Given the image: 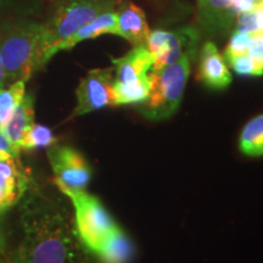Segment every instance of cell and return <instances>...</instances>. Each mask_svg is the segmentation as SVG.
Segmentation results:
<instances>
[{
    "instance_id": "1",
    "label": "cell",
    "mask_w": 263,
    "mask_h": 263,
    "mask_svg": "<svg viewBox=\"0 0 263 263\" xmlns=\"http://www.w3.org/2000/svg\"><path fill=\"white\" fill-rule=\"evenodd\" d=\"M22 213L24 238L11 263H62L82 251L70 215L52 203H27Z\"/></svg>"
},
{
    "instance_id": "2",
    "label": "cell",
    "mask_w": 263,
    "mask_h": 263,
    "mask_svg": "<svg viewBox=\"0 0 263 263\" xmlns=\"http://www.w3.org/2000/svg\"><path fill=\"white\" fill-rule=\"evenodd\" d=\"M43 24L18 22L10 25L0 34V59L6 82H27L34 72L44 67L42 44Z\"/></svg>"
},
{
    "instance_id": "3",
    "label": "cell",
    "mask_w": 263,
    "mask_h": 263,
    "mask_svg": "<svg viewBox=\"0 0 263 263\" xmlns=\"http://www.w3.org/2000/svg\"><path fill=\"white\" fill-rule=\"evenodd\" d=\"M194 58L195 55L185 54L174 64L164 66L161 70L151 71L149 74L150 94L138 106L141 116L150 121H162L177 112L188 83L190 65Z\"/></svg>"
},
{
    "instance_id": "4",
    "label": "cell",
    "mask_w": 263,
    "mask_h": 263,
    "mask_svg": "<svg viewBox=\"0 0 263 263\" xmlns=\"http://www.w3.org/2000/svg\"><path fill=\"white\" fill-rule=\"evenodd\" d=\"M115 4L116 0H60L51 18L47 24H43L44 64L50 60V52L57 45L71 37L98 15L114 10Z\"/></svg>"
},
{
    "instance_id": "5",
    "label": "cell",
    "mask_w": 263,
    "mask_h": 263,
    "mask_svg": "<svg viewBox=\"0 0 263 263\" xmlns=\"http://www.w3.org/2000/svg\"><path fill=\"white\" fill-rule=\"evenodd\" d=\"M71 200L74 209V227L82 246L97 254L107 236L117 228L112 216L98 197L85 190L59 188Z\"/></svg>"
},
{
    "instance_id": "6",
    "label": "cell",
    "mask_w": 263,
    "mask_h": 263,
    "mask_svg": "<svg viewBox=\"0 0 263 263\" xmlns=\"http://www.w3.org/2000/svg\"><path fill=\"white\" fill-rule=\"evenodd\" d=\"M199 31L186 26L176 31L156 29L150 32L146 39V48L153 55L154 62L151 71H157L178 61L183 55H196Z\"/></svg>"
},
{
    "instance_id": "7",
    "label": "cell",
    "mask_w": 263,
    "mask_h": 263,
    "mask_svg": "<svg viewBox=\"0 0 263 263\" xmlns=\"http://www.w3.org/2000/svg\"><path fill=\"white\" fill-rule=\"evenodd\" d=\"M48 157L58 188L85 190L91 179V168L80 151L67 145H52Z\"/></svg>"
},
{
    "instance_id": "8",
    "label": "cell",
    "mask_w": 263,
    "mask_h": 263,
    "mask_svg": "<svg viewBox=\"0 0 263 263\" xmlns=\"http://www.w3.org/2000/svg\"><path fill=\"white\" fill-rule=\"evenodd\" d=\"M114 68H94L82 78L76 90L77 105L72 117L83 116L106 106H114Z\"/></svg>"
},
{
    "instance_id": "9",
    "label": "cell",
    "mask_w": 263,
    "mask_h": 263,
    "mask_svg": "<svg viewBox=\"0 0 263 263\" xmlns=\"http://www.w3.org/2000/svg\"><path fill=\"white\" fill-rule=\"evenodd\" d=\"M197 80L213 90L226 89L232 83V73L226 64V59L218 51L215 43L206 42L201 48Z\"/></svg>"
},
{
    "instance_id": "10",
    "label": "cell",
    "mask_w": 263,
    "mask_h": 263,
    "mask_svg": "<svg viewBox=\"0 0 263 263\" xmlns=\"http://www.w3.org/2000/svg\"><path fill=\"white\" fill-rule=\"evenodd\" d=\"M153 55L147 50L145 44L136 45L123 57L112 59L115 81L121 83H130L149 74L153 68Z\"/></svg>"
},
{
    "instance_id": "11",
    "label": "cell",
    "mask_w": 263,
    "mask_h": 263,
    "mask_svg": "<svg viewBox=\"0 0 263 263\" xmlns=\"http://www.w3.org/2000/svg\"><path fill=\"white\" fill-rule=\"evenodd\" d=\"M116 35L124 38L134 47L145 44L150 34V28L143 9L133 4V3H123L116 11Z\"/></svg>"
},
{
    "instance_id": "12",
    "label": "cell",
    "mask_w": 263,
    "mask_h": 263,
    "mask_svg": "<svg viewBox=\"0 0 263 263\" xmlns=\"http://www.w3.org/2000/svg\"><path fill=\"white\" fill-rule=\"evenodd\" d=\"M200 22L207 32H226L236 18L232 0H197Z\"/></svg>"
},
{
    "instance_id": "13",
    "label": "cell",
    "mask_w": 263,
    "mask_h": 263,
    "mask_svg": "<svg viewBox=\"0 0 263 263\" xmlns=\"http://www.w3.org/2000/svg\"><path fill=\"white\" fill-rule=\"evenodd\" d=\"M117 32V14L116 11L111 10V11L103 12V14L98 15L94 20L84 25L83 27L78 29L77 32L73 33L71 37H68L60 44L57 45L50 52V58L57 55L59 51L70 50L81 42L87 41V39L97 38L99 35L105 34V33H111V34H116Z\"/></svg>"
},
{
    "instance_id": "14",
    "label": "cell",
    "mask_w": 263,
    "mask_h": 263,
    "mask_svg": "<svg viewBox=\"0 0 263 263\" xmlns=\"http://www.w3.org/2000/svg\"><path fill=\"white\" fill-rule=\"evenodd\" d=\"M33 123H34V100L32 95H25L2 130L10 143L14 144L18 149V143L22 136Z\"/></svg>"
},
{
    "instance_id": "15",
    "label": "cell",
    "mask_w": 263,
    "mask_h": 263,
    "mask_svg": "<svg viewBox=\"0 0 263 263\" xmlns=\"http://www.w3.org/2000/svg\"><path fill=\"white\" fill-rule=\"evenodd\" d=\"M134 248L130 239L120 227L107 236L95 255L103 263H129L133 257Z\"/></svg>"
},
{
    "instance_id": "16",
    "label": "cell",
    "mask_w": 263,
    "mask_h": 263,
    "mask_svg": "<svg viewBox=\"0 0 263 263\" xmlns=\"http://www.w3.org/2000/svg\"><path fill=\"white\" fill-rule=\"evenodd\" d=\"M151 90L149 74L130 83H121L114 81L112 103L114 106L128 104H141L146 100Z\"/></svg>"
},
{
    "instance_id": "17",
    "label": "cell",
    "mask_w": 263,
    "mask_h": 263,
    "mask_svg": "<svg viewBox=\"0 0 263 263\" xmlns=\"http://www.w3.org/2000/svg\"><path fill=\"white\" fill-rule=\"evenodd\" d=\"M239 149L249 157L263 156V115L250 120L239 137Z\"/></svg>"
},
{
    "instance_id": "18",
    "label": "cell",
    "mask_w": 263,
    "mask_h": 263,
    "mask_svg": "<svg viewBox=\"0 0 263 263\" xmlns=\"http://www.w3.org/2000/svg\"><path fill=\"white\" fill-rule=\"evenodd\" d=\"M28 184L29 178L25 173L15 177L0 176V216L20 201Z\"/></svg>"
},
{
    "instance_id": "19",
    "label": "cell",
    "mask_w": 263,
    "mask_h": 263,
    "mask_svg": "<svg viewBox=\"0 0 263 263\" xmlns=\"http://www.w3.org/2000/svg\"><path fill=\"white\" fill-rule=\"evenodd\" d=\"M26 95V82H14L9 88H0V129L11 117L16 106Z\"/></svg>"
},
{
    "instance_id": "20",
    "label": "cell",
    "mask_w": 263,
    "mask_h": 263,
    "mask_svg": "<svg viewBox=\"0 0 263 263\" xmlns=\"http://www.w3.org/2000/svg\"><path fill=\"white\" fill-rule=\"evenodd\" d=\"M58 139L54 136L52 130L43 124L33 123L25 134L22 136L18 143L20 150H34V149H45L55 145Z\"/></svg>"
},
{
    "instance_id": "21",
    "label": "cell",
    "mask_w": 263,
    "mask_h": 263,
    "mask_svg": "<svg viewBox=\"0 0 263 263\" xmlns=\"http://www.w3.org/2000/svg\"><path fill=\"white\" fill-rule=\"evenodd\" d=\"M233 71L239 76H262L263 64L255 60L249 54L236 55V57L227 59Z\"/></svg>"
},
{
    "instance_id": "22",
    "label": "cell",
    "mask_w": 263,
    "mask_h": 263,
    "mask_svg": "<svg viewBox=\"0 0 263 263\" xmlns=\"http://www.w3.org/2000/svg\"><path fill=\"white\" fill-rule=\"evenodd\" d=\"M252 44V34H248V33H241L238 31L233 32L232 37L229 39L228 45L224 49V55L223 58L229 59L236 55L248 54L250 48Z\"/></svg>"
},
{
    "instance_id": "23",
    "label": "cell",
    "mask_w": 263,
    "mask_h": 263,
    "mask_svg": "<svg viewBox=\"0 0 263 263\" xmlns=\"http://www.w3.org/2000/svg\"><path fill=\"white\" fill-rule=\"evenodd\" d=\"M235 31L248 33V34H256V33H259L257 18H256V14L254 10L242 12V14L236 16Z\"/></svg>"
},
{
    "instance_id": "24",
    "label": "cell",
    "mask_w": 263,
    "mask_h": 263,
    "mask_svg": "<svg viewBox=\"0 0 263 263\" xmlns=\"http://www.w3.org/2000/svg\"><path fill=\"white\" fill-rule=\"evenodd\" d=\"M16 157L11 159L0 160V176L2 177H15L22 174L21 170L18 168V164L16 162Z\"/></svg>"
},
{
    "instance_id": "25",
    "label": "cell",
    "mask_w": 263,
    "mask_h": 263,
    "mask_svg": "<svg viewBox=\"0 0 263 263\" xmlns=\"http://www.w3.org/2000/svg\"><path fill=\"white\" fill-rule=\"evenodd\" d=\"M248 54L263 64V33L252 34V44Z\"/></svg>"
},
{
    "instance_id": "26",
    "label": "cell",
    "mask_w": 263,
    "mask_h": 263,
    "mask_svg": "<svg viewBox=\"0 0 263 263\" xmlns=\"http://www.w3.org/2000/svg\"><path fill=\"white\" fill-rule=\"evenodd\" d=\"M0 150L11 154V155L16 157V159H18L20 156V150L14 145V144L10 143V140L5 137V134L3 133L2 129H0Z\"/></svg>"
},
{
    "instance_id": "27",
    "label": "cell",
    "mask_w": 263,
    "mask_h": 263,
    "mask_svg": "<svg viewBox=\"0 0 263 263\" xmlns=\"http://www.w3.org/2000/svg\"><path fill=\"white\" fill-rule=\"evenodd\" d=\"M254 11L256 14V18H257L258 31L259 33H263V0H257Z\"/></svg>"
},
{
    "instance_id": "28",
    "label": "cell",
    "mask_w": 263,
    "mask_h": 263,
    "mask_svg": "<svg viewBox=\"0 0 263 263\" xmlns=\"http://www.w3.org/2000/svg\"><path fill=\"white\" fill-rule=\"evenodd\" d=\"M62 263H88V259H87V257H85L84 251L82 250V251L78 252V254L73 255L72 257L66 259V261L62 262Z\"/></svg>"
},
{
    "instance_id": "29",
    "label": "cell",
    "mask_w": 263,
    "mask_h": 263,
    "mask_svg": "<svg viewBox=\"0 0 263 263\" xmlns=\"http://www.w3.org/2000/svg\"><path fill=\"white\" fill-rule=\"evenodd\" d=\"M0 263H11L6 257L5 254V242L4 238H3L2 233H0Z\"/></svg>"
},
{
    "instance_id": "30",
    "label": "cell",
    "mask_w": 263,
    "mask_h": 263,
    "mask_svg": "<svg viewBox=\"0 0 263 263\" xmlns=\"http://www.w3.org/2000/svg\"><path fill=\"white\" fill-rule=\"evenodd\" d=\"M5 84H6V76H5L4 67H3L2 59H0V88H4Z\"/></svg>"
},
{
    "instance_id": "31",
    "label": "cell",
    "mask_w": 263,
    "mask_h": 263,
    "mask_svg": "<svg viewBox=\"0 0 263 263\" xmlns=\"http://www.w3.org/2000/svg\"><path fill=\"white\" fill-rule=\"evenodd\" d=\"M11 157H14L11 155V154L6 153V151H3L0 150V160H6V159H11Z\"/></svg>"
},
{
    "instance_id": "32",
    "label": "cell",
    "mask_w": 263,
    "mask_h": 263,
    "mask_svg": "<svg viewBox=\"0 0 263 263\" xmlns=\"http://www.w3.org/2000/svg\"><path fill=\"white\" fill-rule=\"evenodd\" d=\"M3 2H4V0H0V5H2V4H3Z\"/></svg>"
},
{
    "instance_id": "33",
    "label": "cell",
    "mask_w": 263,
    "mask_h": 263,
    "mask_svg": "<svg viewBox=\"0 0 263 263\" xmlns=\"http://www.w3.org/2000/svg\"><path fill=\"white\" fill-rule=\"evenodd\" d=\"M254 2H255V3H257V0H254Z\"/></svg>"
}]
</instances>
